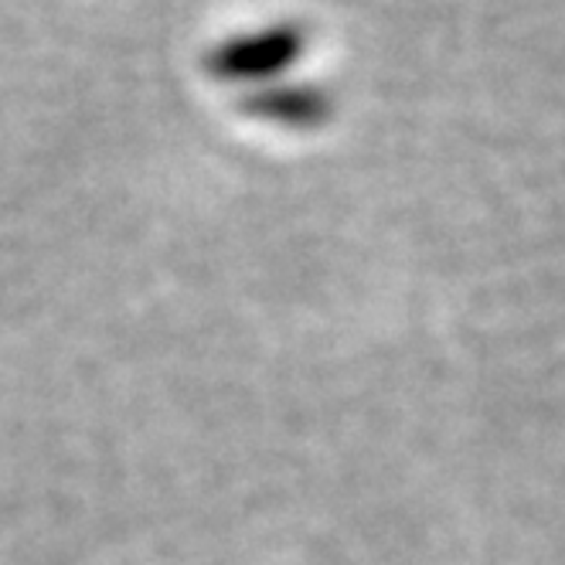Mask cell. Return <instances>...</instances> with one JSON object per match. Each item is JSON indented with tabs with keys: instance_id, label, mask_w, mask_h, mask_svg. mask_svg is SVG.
Masks as SVG:
<instances>
[{
	"instance_id": "1",
	"label": "cell",
	"mask_w": 565,
	"mask_h": 565,
	"mask_svg": "<svg viewBox=\"0 0 565 565\" xmlns=\"http://www.w3.org/2000/svg\"><path fill=\"white\" fill-rule=\"evenodd\" d=\"M303 52V31L300 28H273L253 38H235L222 45L209 65L222 78H259L287 68Z\"/></svg>"
},
{
	"instance_id": "2",
	"label": "cell",
	"mask_w": 565,
	"mask_h": 565,
	"mask_svg": "<svg viewBox=\"0 0 565 565\" xmlns=\"http://www.w3.org/2000/svg\"><path fill=\"white\" fill-rule=\"evenodd\" d=\"M259 109L273 119H287V124H307V119H317V113L324 109V99L310 89H294V93H276L263 99Z\"/></svg>"
}]
</instances>
